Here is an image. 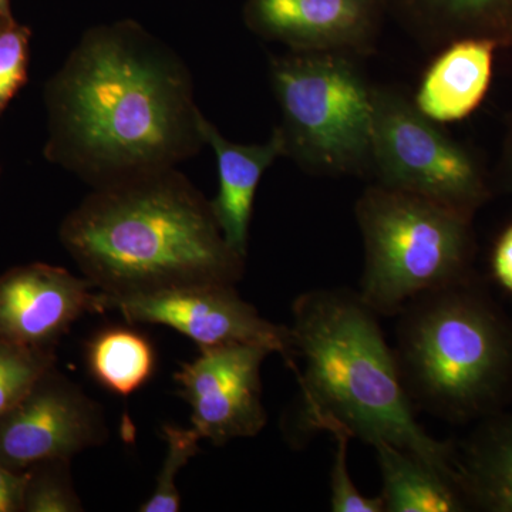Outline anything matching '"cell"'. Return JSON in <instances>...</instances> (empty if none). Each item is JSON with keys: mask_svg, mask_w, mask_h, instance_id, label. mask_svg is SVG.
<instances>
[{"mask_svg": "<svg viewBox=\"0 0 512 512\" xmlns=\"http://www.w3.org/2000/svg\"><path fill=\"white\" fill-rule=\"evenodd\" d=\"M377 316L346 289L306 292L293 302L289 329L303 429L346 433L372 446L386 441L457 483L454 444L434 440L417 423Z\"/></svg>", "mask_w": 512, "mask_h": 512, "instance_id": "3957f363", "label": "cell"}, {"mask_svg": "<svg viewBox=\"0 0 512 512\" xmlns=\"http://www.w3.org/2000/svg\"><path fill=\"white\" fill-rule=\"evenodd\" d=\"M495 50L494 43L477 39L443 47L421 79L417 109L439 124L467 119L490 89Z\"/></svg>", "mask_w": 512, "mask_h": 512, "instance_id": "9a60e30c", "label": "cell"}, {"mask_svg": "<svg viewBox=\"0 0 512 512\" xmlns=\"http://www.w3.org/2000/svg\"><path fill=\"white\" fill-rule=\"evenodd\" d=\"M167 451L163 466L158 473L156 488L146 503L138 508L140 512H178L181 510V494L177 488V477L192 457L200 451V434L192 427L167 424L163 427Z\"/></svg>", "mask_w": 512, "mask_h": 512, "instance_id": "ffe728a7", "label": "cell"}, {"mask_svg": "<svg viewBox=\"0 0 512 512\" xmlns=\"http://www.w3.org/2000/svg\"><path fill=\"white\" fill-rule=\"evenodd\" d=\"M454 473L467 508L512 512V413L485 417L454 446Z\"/></svg>", "mask_w": 512, "mask_h": 512, "instance_id": "2e32d148", "label": "cell"}, {"mask_svg": "<svg viewBox=\"0 0 512 512\" xmlns=\"http://www.w3.org/2000/svg\"><path fill=\"white\" fill-rule=\"evenodd\" d=\"M103 296L87 278L47 264L16 266L0 275V336L56 350L86 313H104Z\"/></svg>", "mask_w": 512, "mask_h": 512, "instance_id": "7c38bea8", "label": "cell"}, {"mask_svg": "<svg viewBox=\"0 0 512 512\" xmlns=\"http://www.w3.org/2000/svg\"><path fill=\"white\" fill-rule=\"evenodd\" d=\"M26 473H16L0 464V512H23Z\"/></svg>", "mask_w": 512, "mask_h": 512, "instance_id": "d4e9b609", "label": "cell"}, {"mask_svg": "<svg viewBox=\"0 0 512 512\" xmlns=\"http://www.w3.org/2000/svg\"><path fill=\"white\" fill-rule=\"evenodd\" d=\"M384 18L382 0H247L244 6L252 33L291 52L372 55Z\"/></svg>", "mask_w": 512, "mask_h": 512, "instance_id": "8fae6325", "label": "cell"}, {"mask_svg": "<svg viewBox=\"0 0 512 512\" xmlns=\"http://www.w3.org/2000/svg\"><path fill=\"white\" fill-rule=\"evenodd\" d=\"M362 57L289 52L269 60L281 109L284 157L318 175H362L372 168L373 97Z\"/></svg>", "mask_w": 512, "mask_h": 512, "instance_id": "8992f818", "label": "cell"}, {"mask_svg": "<svg viewBox=\"0 0 512 512\" xmlns=\"http://www.w3.org/2000/svg\"><path fill=\"white\" fill-rule=\"evenodd\" d=\"M394 350L410 400L451 423L501 412L512 396V322L467 279L402 309Z\"/></svg>", "mask_w": 512, "mask_h": 512, "instance_id": "277c9868", "label": "cell"}, {"mask_svg": "<svg viewBox=\"0 0 512 512\" xmlns=\"http://www.w3.org/2000/svg\"><path fill=\"white\" fill-rule=\"evenodd\" d=\"M106 439L99 404L53 366L0 417V464L25 473L43 461L72 460Z\"/></svg>", "mask_w": 512, "mask_h": 512, "instance_id": "9c48e42d", "label": "cell"}, {"mask_svg": "<svg viewBox=\"0 0 512 512\" xmlns=\"http://www.w3.org/2000/svg\"><path fill=\"white\" fill-rule=\"evenodd\" d=\"M70 460H50L26 470L23 512H82L73 487Z\"/></svg>", "mask_w": 512, "mask_h": 512, "instance_id": "44dd1931", "label": "cell"}, {"mask_svg": "<svg viewBox=\"0 0 512 512\" xmlns=\"http://www.w3.org/2000/svg\"><path fill=\"white\" fill-rule=\"evenodd\" d=\"M103 296L104 309L119 312L131 325L167 326L194 340L200 349L259 345L284 357L295 369L289 326L275 325L239 296L235 285L195 284L143 295Z\"/></svg>", "mask_w": 512, "mask_h": 512, "instance_id": "ba28073f", "label": "cell"}, {"mask_svg": "<svg viewBox=\"0 0 512 512\" xmlns=\"http://www.w3.org/2000/svg\"><path fill=\"white\" fill-rule=\"evenodd\" d=\"M53 366L56 350L30 348L0 336V417Z\"/></svg>", "mask_w": 512, "mask_h": 512, "instance_id": "d6986e66", "label": "cell"}, {"mask_svg": "<svg viewBox=\"0 0 512 512\" xmlns=\"http://www.w3.org/2000/svg\"><path fill=\"white\" fill-rule=\"evenodd\" d=\"M355 212L365 245L357 293L377 315H396L423 293L473 278V217L377 184Z\"/></svg>", "mask_w": 512, "mask_h": 512, "instance_id": "5b68a950", "label": "cell"}, {"mask_svg": "<svg viewBox=\"0 0 512 512\" xmlns=\"http://www.w3.org/2000/svg\"><path fill=\"white\" fill-rule=\"evenodd\" d=\"M271 350L235 343L200 349L175 373L181 397L191 407V427L202 440L222 446L264 429L261 367Z\"/></svg>", "mask_w": 512, "mask_h": 512, "instance_id": "30bf717a", "label": "cell"}, {"mask_svg": "<svg viewBox=\"0 0 512 512\" xmlns=\"http://www.w3.org/2000/svg\"><path fill=\"white\" fill-rule=\"evenodd\" d=\"M90 372L110 392L130 396L150 380L156 353L146 336L126 328L99 333L87 348Z\"/></svg>", "mask_w": 512, "mask_h": 512, "instance_id": "ac0fdd59", "label": "cell"}, {"mask_svg": "<svg viewBox=\"0 0 512 512\" xmlns=\"http://www.w3.org/2000/svg\"><path fill=\"white\" fill-rule=\"evenodd\" d=\"M46 104V157L93 190L175 168L205 144L190 70L133 20L87 30Z\"/></svg>", "mask_w": 512, "mask_h": 512, "instance_id": "6da1fadb", "label": "cell"}, {"mask_svg": "<svg viewBox=\"0 0 512 512\" xmlns=\"http://www.w3.org/2000/svg\"><path fill=\"white\" fill-rule=\"evenodd\" d=\"M498 183L505 191L512 192V113L505 120L503 146L498 161Z\"/></svg>", "mask_w": 512, "mask_h": 512, "instance_id": "484cf974", "label": "cell"}, {"mask_svg": "<svg viewBox=\"0 0 512 512\" xmlns=\"http://www.w3.org/2000/svg\"><path fill=\"white\" fill-rule=\"evenodd\" d=\"M30 32L10 22L0 26V113L28 77Z\"/></svg>", "mask_w": 512, "mask_h": 512, "instance_id": "7402d4cb", "label": "cell"}, {"mask_svg": "<svg viewBox=\"0 0 512 512\" xmlns=\"http://www.w3.org/2000/svg\"><path fill=\"white\" fill-rule=\"evenodd\" d=\"M383 477V510L387 512H460L468 510L454 478L423 458L379 441L375 446Z\"/></svg>", "mask_w": 512, "mask_h": 512, "instance_id": "e0dca14e", "label": "cell"}, {"mask_svg": "<svg viewBox=\"0 0 512 512\" xmlns=\"http://www.w3.org/2000/svg\"><path fill=\"white\" fill-rule=\"evenodd\" d=\"M200 128L205 144L217 157L220 175L218 194L211 200L212 212L229 248L247 259L256 190L276 158L284 157L281 134L275 127L266 143L245 146L227 140L204 116Z\"/></svg>", "mask_w": 512, "mask_h": 512, "instance_id": "4fadbf2b", "label": "cell"}, {"mask_svg": "<svg viewBox=\"0 0 512 512\" xmlns=\"http://www.w3.org/2000/svg\"><path fill=\"white\" fill-rule=\"evenodd\" d=\"M336 441L335 461L330 474V508L335 512H383L382 498H369L360 493L350 478L348 446L352 437L333 434Z\"/></svg>", "mask_w": 512, "mask_h": 512, "instance_id": "603a6c76", "label": "cell"}, {"mask_svg": "<svg viewBox=\"0 0 512 512\" xmlns=\"http://www.w3.org/2000/svg\"><path fill=\"white\" fill-rule=\"evenodd\" d=\"M372 168L376 184L420 195L473 217L493 197L477 151L424 116L399 89L375 86Z\"/></svg>", "mask_w": 512, "mask_h": 512, "instance_id": "52a82bcc", "label": "cell"}, {"mask_svg": "<svg viewBox=\"0 0 512 512\" xmlns=\"http://www.w3.org/2000/svg\"><path fill=\"white\" fill-rule=\"evenodd\" d=\"M491 272L495 282L512 295V222L495 241L491 252Z\"/></svg>", "mask_w": 512, "mask_h": 512, "instance_id": "cb8c5ba5", "label": "cell"}, {"mask_svg": "<svg viewBox=\"0 0 512 512\" xmlns=\"http://www.w3.org/2000/svg\"><path fill=\"white\" fill-rule=\"evenodd\" d=\"M392 18L424 50L458 40H488L512 50V0H382Z\"/></svg>", "mask_w": 512, "mask_h": 512, "instance_id": "5bb4252c", "label": "cell"}, {"mask_svg": "<svg viewBox=\"0 0 512 512\" xmlns=\"http://www.w3.org/2000/svg\"><path fill=\"white\" fill-rule=\"evenodd\" d=\"M60 241L84 278L111 298L195 284L237 285L235 254L207 200L177 168L93 190Z\"/></svg>", "mask_w": 512, "mask_h": 512, "instance_id": "7a4b0ae2", "label": "cell"}, {"mask_svg": "<svg viewBox=\"0 0 512 512\" xmlns=\"http://www.w3.org/2000/svg\"><path fill=\"white\" fill-rule=\"evenodd\" d=\"M12 16H10V0H0V26L10 22Z\"/></svg>", "mask_w": 512, "mask_h": 512, "instance_id": "4316f807", "label": "cell"}]
</instances>
